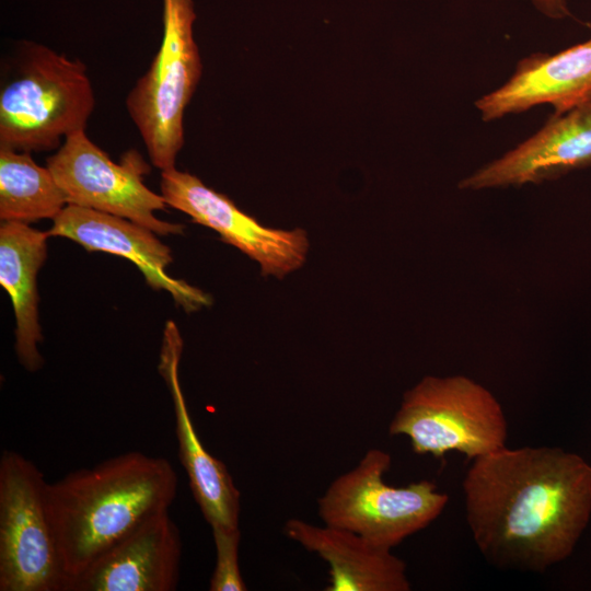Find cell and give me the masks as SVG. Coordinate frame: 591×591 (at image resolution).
<instances>
[{
  "label": "cell",
  "mask_w": 591,
  "mask_h": 591,
  "mask_svg": "<svg viewBox=\"0 0 591 591\" xmlns=\"http://www.w3.org/2000/svg\"><path fill=\"white\" fill-rule=\"evenodd\" d=\"M462 485L473 538L500 568L564 560L591 513V466L559 448L505 447L474 459Z\"/></svg>",
  "instance_id": "cell-1"
},
{
  "label": "cell",
  "mask_w": 591,
  "mask_h": 591,
  "mask_svg": "<svg viewBox=\"0 0 591 591\" xmlns=\"http://www.w3.org/2000/svg\"><path fill=\"white\" fill-rule=\"evenodd\" d=\"M176 491L171 463L138 451L47 483L48 519L67 580L83 572L142 521L169 510Z\"/></svg>",
  "instance_id": "cell-2"
},
{
  "label": "cell",
  "mask_w": 591,
  "mask_h": 591,
  "mask_svg": "<svg viewBox=\"0 0 591 591\" xmlns=\"http://www.w3.org/2000/svg\"><path fill=\"white\" fill-rule=\"evenodd\" d=\"M95 97L86 67L27 43L0 90V148L47 151L85 129Z\"/></svg>",
  "instance_id": "cell-3"
},
{
  "label": "cell",
  "mask_w": 591,
  "mask_h": 591,
  "mask_svg": "<svg viewBox=\"0 0 591 591\" xmlns=\"http://www.w3.org/2000/svg\"><path fill=\"white\" fill-rule=\"evenodd\" d=\"M389 432L417 454L457 451L474 460L506 447L508 425L490 391L465 375H426L404 393Z\"/></svg>",
  "instance_id": "cell-4"
},
{
  "label": "cell",
  "mask_w": 591,
  "mask_h": 591,
  "mask_svg": "<svg viewBox=\"0 0 591 591\" xmlns=\"http://www.w3.org/2000/svg\"><path fill=\"white\" fill-rule=\"evenodd\" d=\"M195 20L193 0H162L161 45L126 97L150 161L161 171L175 167L184 144V112L201 76Z\"/></svg>",
  "instance_id": "cell-5"
},
{
  "label": "cell",
  "mask_w": 591,
  "mask_h": 591,
  "mask_svg": "<svg viewBox=\"0 0 591 591\" xmlns=\"http://www.w3.org/2000/svg\"><path fill=\"white\" fill-rule=\"evenodd\" d=\"M391 464L390 453L370 449L352 470L336 477L317 499L323 524L392 549L434 521L449 496L428 479L387 485L384 475Z\"/></svg>",
  "instance_id": "cell-6"
},
{
  "label": "cell",
  "mask_w": 591,
  "mask_h": 591,
  "mask_svg": "<svg viewBox=\"0 0 591 591\" xmlns=\"http://www.w3.org/2000/svg\"><path fill=\"white\" fill-rule=\"evenodd\" d=\"M39 468L22 454L0 457V591H63Z\"/></svg>",
  "instance_id": "cell-7"
},
{
  "label": "cell",
  "mask_w": 591,
  "mask_h": 591,
  "mask_svg": "<svg viewBox=\"0 0 591 591\" xmlns=\"http://www.w3.org/2000/svg\"><path fill=\"white\" fill-rule=\"evenodd\" d=\"M46 166L62 189L68 205L94 209L131 220L158 235L182 234L184 225L157 218L167 206L161 194L142 179L150 171L137 151L126 152L120 163L89 139L85 130L68 136Z\"/></svg>",
  "instance_id": "cell-8"
},
{
  "label": "cell",
  "mask_w": 591,
  "mask_h": 591,
  "mask_svg": "<svg viewBox=\"0 0 591 591\" xmlns=\"http://www.w3.org/2000/svg\"><path fill=\"white\" fill-rule=\"evenodd\" d=\"M160 189L167 206L218 232L223 242L258 263L264 276L282 278L304 264L309 240L303 230L265 227L229 197L176 167L161 171Z\"/></svg>",
  "instance_id": "cell-9"
},
{
  "label": "cell",
  "mask_w": 591,
  "mask_h": 591,
  "mask_svg": "<svg viewBox=\"0 0 591 591\" xmlns=\"http://www.w3.org/2000/svg\"><path fill=\"white\" fill-rule=\"evenodd\" d=\"M49 236L74 241L89 252H104L127 258L155 290L169 292L177 305L190 313L211 303V298L198 288L175 279L165 271L173 257L151 229L131 220L67 205L53 220Z\"/></svg>",
  "instance_id": "cell-10"
},
{
  "label": "cell",
  "mask_w": 591,
  "mask_h": 591,
  "mask_svg": "<svg viewBox=\"0 0 591 591\" xmlns=\"http://www.w3.org/2000/svg\"><path fill=\"white\" fill-rule=\"evenodd\" d=\"M182 540L169 510L153 514L97 557L63 591H174Z\"/></svg>",
  "instance_id": "cell-11"
},
{
  "label": "cell",
  "mask_w": 591,
  "mask_h": 591,
  "mask_svg": "<svg viewBox=\"0 0 591 591\" xmlns=\"http://www.w3.org/2000/svg\"><path fill=\"white\" fill-rule=\"evenodd\" d=\"M591 165V100L555 114L533 136L461 179L459 188L522 186Z\"/></svg>",
  "instance_id": "cell-12"
},
{
  "label": "cell",
  "mask_w": 591,
  "mask_h": 591,
  "mask_svg": "<svg viewBox=\"0 0 591 591\" xmlns=\"http://www.w3.org/2000/svg\"><path fill=\"white\" fill-rule=\"evenodd\" d=\"M590 100L591 37L557 54L522 58L512 76L475 106L484 121H493L542 104L561 114Z\"/></svg>",
  "instance_id": "cell-13"
},
{
  "label": "cell",
  "mask_w": 591,
  "mask_h": 591,
  "mask_svg": "<svg viewBox=\"0 0 591 591\" xmlns=\"http://www.w3.org/2000/svg\"><path fill=\"white\" fill-rule=\"evenodd\" d=\"M183 341L173 321L163 332L159 370L173 399L178 459L186 471L189 487L204 518L211 528H239L241 495L223 462L201 443L182 392L178 364Z\"/></svg>",
  "instance_id": "cell-14"
},
{
  "label": "cell",
  "mask_w": 591,
  "mask_h": 591,
  "mask_svg": "<svg viewBox=\"0 0 591 591\" xmlns=\"http://www.w3.org/2000/svg\"><path fill=\"white\" fill-rule=\"evenodd\" d=\"M283 533L329 566L326 591H409L406 564L386 547L338 528L289 519Z\"/></svg>",
  "instance_id": "cell-15"
},
{
  "label": "cell",
  "mask_w": 591,
  "mask_h": 591,
  "mask_svg": "<svg viewBox=\"0 0 591 591\" xmlns=\"http://www.w3.org/2000/svg\"><path fill=\"white\" fill-rule=\"evenodd\" d=\"M49 234L22 222L0 227V283L9 293L15 317V352L28 371L43 366L37 274L47 258Z\"/></svg>",
  "instance_id": "cell-16"
},
{
  "label": "cell",
  "mask_w": 591,
  "mask_h": 591,
  "mask_svg": "<svg viewBox=\"0 0 591 591\" xmlns=\"http://www.w3.org/2000/svg\"><path fill=\"white\" fill-rule=\"evenodd\" d=\"M68 205L47 166L38 165L30 152L0 148V219L31 223L54 220Z\"/></svg>",
  "instance_id": "cell-17"
},
{
  "label": "cell",
  "mask_w": 591,
  "mask_h": 591,
  "mask_svg": "<svg viewBox=\"0 0 591 591\" xmlns=\"http://www.w3.org/2000/svg\"><path fill=\"white\" fill-rule=\"evenodd\" d=\"M216 548V565L210 578V591H245L239 566L240 528H211Z\"/></svg>",
  "instance_id": "cell-18"
},
{
  "label": "cell",
  "mask_w": 591,
  "mask_h": 591,
  "mask_svg": "<svg viewBox=\"0 0 591 591\" xmlns=\"http://www.w3.org/2000/svg\"><path fill=\"white\" fill-rule=\"evenodd\" d=\"M534 8L548 19L561 20L570 15L568 0H531Z\"/></svg>",
  "instance_id": "cell-19"
}]
</instances>
